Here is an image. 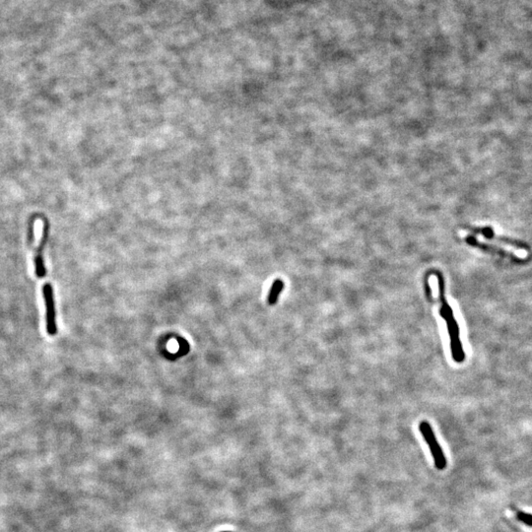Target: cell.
<instances>
[{
    "mask_svg": "<svg viewBox=\"0 0 532 532\" xmlns=\"http://www.w3.org/2000/svg\"><path fill=\"white\" fill-rule=\"evenodd\" d=\"M437 275L438 277V281H439V294H440V301H441V311H440V314L441 316L444 319V321H447L449 318L453 317V312L450 308V306L447 304L446 302V299H445V296H444V280H443V276L442 274V272L440 271H431L428 273L427 276H425V289H426V294H427V297L429 299L430 302H432V295H431V290H430V287L428 285V277L430 275Z\"/></svg>",
    "mask_w": 532,
    "mask_h": 532,
    "instance_id": "obj_5",
    "label": "cell"
},
{
    "mask_svg": "<svg viewBox=\"0 0 532 532\" xmlns=\"http://www.w3.org/2000/svg\"><path fill=\"white\" fill-rule=\"evenodd\" d=\"M43 295L46 305V311H47V331L49 335L54 336L58 333V325H57V314H56V305H55V299H54V290L53 286L50 283H47L44 285L43 288Z\"/></svg>",
    "mask_w": 532,
    "mask_h": 532,
    "instance_id": "obj_3",
    "label": "cell"
},
{
    "mask_svg": "<svg viewBox=\"0 0 532 532\" xmlns=\"http://www.w3.org/2000/svg\"><path fill=\"white\" fill-rule=\"evenodd\" d=\"M447 331L450 337V348H451V356L452 359L457 363H462L465 359V354L463 351V347L460 341L459 337V326L457 322L455 321L454 317L449 318L447 321H445Z\"/></svg>",
    "mask_w": 532,
    "mask_h": 532,
    "instance_id": "obj_4",
    "label": "cell"
},
{
    "mask_svg": "<svg viewBox=\"0 0 532 532\" xmlns=\"http://www.w3.org/2000/svg\"><path fill=\"white\" fill-rule=\"evenodd\" d=\"M419 429H420V432L422 434V436L424 437L425 441L428 443L429 444V447H430V450L432 452V455L435 459V465L438 469H444L445 466H446V459H445V456L443 454V451L442 449V447L440 446L437 439H436V436L433 432V429L431 427V425L426 422V421H423L420 423L419 425Z\"/></svg>",
    "mask_w": 532,
    "mask_h": 532,
    "instance_id": "obj_1",
    "label": "cell"
},
{
    "mask_svg": "<svg viewBox=\"0 0 532 532\" xmlns=\"http://www.w3.org/2000/svg\"><path fill=\"white\" fill-rule=\"evenodd\" d=\"M464 241L469 244L470 246H473V247H477L479 249H481L482 251H485L487 253H490V254H494V255H499L501 257H504V258H508L512 261H515V262H522L523 259L517 257L515 254H513L512 252L508 251V250H505L504 248H502L500 246H497V245H493V244H488V243H484V242H481L480 240H478L475 236H465L464 238Z\"/></svg>",
    "mask_w": 532,
    "mask_h": 532,
    "instance_id": "obj_6",
    "label": "cell"
},
{
    "mask_svg": "<svg viewBox=\"0 0 532 532\" xmlns=\"http://www.w3.org/2000/svg\"><path fill=\"white\" fill-rule=\"evenodd\" d=\"M516 518L520 520L521 522H523L524 524H526L527 526L532 527V514L526 513L520 510H516Z\"/></svg>",
    "mask_w": 532,
    "mask_h": 532,
    "instance_id": "obj_8",
    "label": "cell"
},
{
    "mask_svg": "<svg viewBox=\"0 0 532 532\" xmlns=\"http://www.w3.org/2000/svg\"><path fill=\"white\" fill-rule=\"evenodd\" d=\"M462 228L465 229V230H468L470 233H473V234H476V235H481L487 239H492V240H495V241H500L502 243L512 245V246H514V247H516L518 249H524V250H529L530 249V246L527 243L523 242V241L513 239V238H510V237H506V236H497L495 234L494 230L491 227L478 228V227H472V226L465 225V226H462Z\"/></svg>",
    "mask_w": 532,
    "mask_h": 532,
    "instance_id": "obj_2",
    "label": "cell"
},
{
    "mask_svg": "<svg viewBox=\"0 0 532 532\" xmlns=\"http://www.w3.org/2000/svg\"><path fill=\"white\" fill-rule=\"evenodd\" d=\"M283 288H284V283H283V281L281 279H277V280L274 281V283L272 284V287L270 289L268 299H267V302H268L269 305H275L277 303L279 295L282 292Z\"/></svg>",
    "mask_w": 532,
    "mask_h": 532,
    "instance_id": "obj_7",
    "label": "cell"
}]
</instances>
